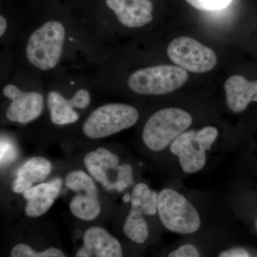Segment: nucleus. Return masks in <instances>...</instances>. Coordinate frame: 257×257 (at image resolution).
Here are the masks:
<instances>
[{
    "label": "nucleus",
    "instance_id": "nucleus-1",
    "mask_svg": "<svg viewBox=\"0 0 257 257\" xmlns=\"http://www.w3.org/2000/svg\"><path fill=\"white\" fill-rule=\"evenodd\" d=\"M83 162L88 174L107 192H121L133 183L131 166L119 165L117 155L104 147L88 152Z\"/></svg>",
    "mask_w": 257,
    "mask_h": 257
},
{
    "label": "nucleus",
    "instance_id": "nucleus-2",
    "mask_svg": "<svg viewBox=\"0 0 257 257\" xmlns=\"http://www.w3.org/2000/svg\"><path fill=\"white\" fill-rule=\"evenodd\" d=\"M65 40V29L58 21H49L30 35L27 44V59L42 71L55 68L59 63Z\"/></svg>",
    "mask_w": 257,
    "mask_h": 257
},
{
    "label": "nucleus",
    "instance_id": "nucleus-3",
    "mask_svg": "<svg viewBox=\"0 0 257 257\" xmlns=\"http://www.w3.org/2000/svg\"><path fill=\"white\" fill-rule=\"evenodd\" d=\"M192 122L191 115L182 109H161L147 120L143 132L144 143L152 151H162L189 128Z\"/></svg>",
    "mask_w": 257,
    "mask_h": 257
},
{
    "label": "nucleus",
    "instance_id": "nucleus-4",
    "mask_svg": "<svg viewBox=\"0 0 257 257\" xmlns=\"http://www.w3.org/2000/svg\"><path fill=\"white\" fill-rule=\"evenodd\" d=\"M136 108L111 103L96 108L82 125V132L87 138L99 140L108 138L136 124L139 119Z\"/></svg>",
    "mask_w": 257,
    "mask_h": 257
},
{
    "label": "nucleus",
    "instance_id": "nucleus-5",
    "mask_svg": "<svg viewBox=\"0 0 257 257\" xmlns=\"http://www.w3.org/2000/svg\"><path fill=\"white\" fill-rule=\"evenodd\" d=\"M157 212L162 224L172 232L190 234L200 227L198 211L183 195L173 189H164L159 193Z\"/></svg>",
    "mask_w": 257,
    "mask_h": 257
},
{
    "label": "nucleus",
    "instance_id": "nucleus-6",
    "mask_svg": "<svg viewBox=\"0 0 257 257\" xmlns=\"http://www.w3.org/2000/svg\"><path fill=\"white\" fill-rule=\"evenodd\" d=\"M187 71L172 65H158L139 69L130 76L128 86L143 95H161L174 92L187 82Z\"/></svg>",
    "mask_w": 257,
    "mask_h": 257
},
{
    "label": "nucleus",
    "instance_id": "nucleus-7",
    "mask_svg": "<svg viewBox=\"0 0 257 257\" xmlns=\"http://www.w3.org/2000/svg\"><path fill=\"white\" fill-rule=\"evenodd\" d=\"M217 136L218 130L213 126L186 132L171 144L170 151L178 157L184 172L195 173L205 166L206 152L210 150Z\"/></svg>",
    "mask_w": 257,
    "mask_h": 257
},
{
    "label": "nucleus",
    "instance_id": "nucleus-8",
    "mask_svg": "<svg viewBox=\"0 0 257 257\" xmlns=\"http://www.w3.org/2000/svg\"><path fill=\"white\" fill-rule=\"evenodd\" d=\"M67 189L76 193L69 202V210L76 218L82 221H92L101 212L99 191L95 181L82 170L69 172L65 177Z\"/></svg>",
    "mask_w": 257,
    "mask_h": 257
},
{
    "label": "nucleus",
    "instance_id": "nucleus-9",
    "mask_svg": "<svg viewBox=\"0 0 257 257\" xmlns=\"http://www.w3.org/2000/svg\"><path fill=\"white\" fill-rule=\"evenodd\" d=\"M167 55L178 67L194 73H204L216 64L215 52L190 37L175 39L167 47Z\"/></svg>",
    "mask_w": 257,
    "mask_h": 257
},
{
    "label": "nucleus",
    "instance_id": "nucleus-10",
    "mask_svg": "<svg viewBox=\"0 0 257 257\" xmlns=\"http://www.w3.org/2000/svg\"><path fill=\"white\" fill-rule=\"evenodd\" d=\"M3 94L12 101L6 116L12 122L27 124L37 119L44 109V98L36 92H28L19 89L13 84H8Z\"/></svg>",
    "mask_w": 257,
    "mask_h": 257
},
{
    "label": "nucleus",
    "instance_id": "nucleus-11",
    "mask_svg": "<svg viewBox=\"0 0 257 257\" xmlns=\"http://www.w3.org/2000/svg\"><path fill=\"white\" fill-rule=\"evenodd\" d=\"M90 100V94L87 89H79L70 99H66L60 93L52 91L47 96L51 120L57 125L73 124L79 119L78 113L74 109H86Z\"/></svg>",
    "mask_w": 257,
    "mask_h": 257
},
{
    "label": "nucleus",
    "instance_id": "nucleus-12",
    "mask_svg": "<svg viewBox=\"0 0 257 257\" xmlns=\"http://www.w3.org/2000/svg\"><path fill=\"white\" fill-rule=\"evenodd\" d=\"M75 257H123L119 240L100 226L86 230Z\"/></svg>",
    "mask_w": 257,
    "mask_h": 257
},
{
    "label": "nucleus",
    "instance_id": "nucleus-13",
    "mask_svg": "<svg viewBox=\"0 0 257 257\" xmlns=\"http://www.w3.org/2000/svg\"><path fill=\"white\" fill-rule=\"evenodd\" d=\"M106 5L118 21L128 28H139L153 20V4L150 0H106Z\"/></svg>",
    "mask_w": 257,
    "mask_h": 257
},
{
    "label": "nucleus",
    "instance_id": "nucleus-14",
    "mask_svg": "<svg viewBox=\"0 0 257 257\" xmlns=\"http://www.w3.org/2000/svg\"><path fill=\"white\" fill-rule=\"evenodd\" d=\"M62 181L56 178L49 182L40 183L29 189L23 194L27 201L25 214L29 217H40L53 205L60 195Z\"/></svg>",
    "mask_w": 257,
    "mask_h": 257
},
{
    "label": "nucleus",
    "instance_id": "nucleus-15",
    "mask_svg": "<svg viewBox=\"0 0 257 257\" xmlns=\"http://www.w3.org/2000/svg\"><path fill=\"white\" fill-rule=\"evenodd\" d=\"M226 102L229 109L241 112L251 101H257V80L249 82L241 75L229 77L224 84Z\"/></svg>",
    "mask_w": 257,
    "mask_h": 257
},
{
    "label": "nucleus",
    "instance_id": "nucleus-16",
    "mask_svg": "<svg viewBox=\"0 0 257 257\" xmlns=\"http://www.w3.org/2000/svg\"><path fill=\"white\" fill-rule=\"evenodd\" d=\"M52 170L50 161L45 157H34L29 159L20 169L16 179L23 182L29 188L34 184L40 183L48 177Z\"/></svg>",
    "mask_w": 257,
    "mask_h": 257
},
{
    "label": "nucleus",
    "instance_id": "nucleus-17",
    "mask_svg": "<svg viewBox=\"0 0 257 257\" xmlns=\"http://www.w3.org/2000/svg\"><path fill=\"white\" fill-rule=\"evenodd\" d=\"M131 208L143 213L144 215H155L157 213L158 194L149 188L147 184H136L131 194Z\"/></svg>",
    "mask_w": 257,
    "mask_h": 257
},
{
    "label": "nucleus",
    "instance_id": "nucleus-18",
    "mask_svg": "<svg viewBox=\"0 0 257 257\" xmlns=\"http://www.w3.org/2000/svg\"><path fill=\"white\" fill-rule=\"evenodd\" d=\"M143 215V213L131 208L123 226L126 237L139 244L145 243L149 236L148 224Z\"/></svg>",
    "mask_w": 257,
    "mask_h": 257
},
{
    "label": "nucleus",
    "instance_id": "nucleus-19",
    "mask_svg": "<svg viewBox=\"0 0 257 257\" xmlns=\"http://www.w3.org/2000/svg\"><path fill=\"white\" fill-rule=\"evenodd\" d=\"M10 257H67L59 248L50 247L42 251H36L26 244L20 243L12 248Z\"/></svg>",
    "mask_w": 257,
    "mask_h": 257
},
{
    "label": "nucleus",
    "instance_id": "nucleus-20",
    "mask_svg": "<svg viewBox=\"0 0 257 257\" xmlns=\"http://www.w3.org/2000/svg\"><path fill=\"white\" fill-rule=\"evenodd\" d=\"M168 257H200V254L194 245L187 243L172 251Z\"/></svg>",
    "mask_w": 257,
    "mask_h": 257
},
{
    "label": "nucleus",
    "instance_id": "nucleus-21",
    "mask_svg": "<svg viewBox=\"0 0 257 257\" xmlns=\"http://www.w3.org/2000/svg\"><path fill=\"white\" fill-rule=\"evenodd\" d=\"M205 11H217L227 8L233 0H202Z\"/></svg>",
    "mask_w": 257,
    "mask_h": 257
},
{
    "label": "nucleus",
    "instance_id": "nucleus-22",
    "mask_svg": "<svg viewBox=\"0 0 257 257\" xmlns=\"http://www.w3.org/2000/svg\"><path fill=\"white\" fill-rule=\"evenodd\" d=\"M218 257H251V256L244 248L235 247L223 251Z\"/></svg>",
    "mask_w": 257,
    "mask_h": 257
},
{
    "label": "nucleus",
    "instance_id": "nucleus-23",
    "mask_svg": "<svg viewBox=\"0 0 257 257\" xmlns=\"http://www.w3.org/2000/svg\"><path fill=\"white\" fill-rule=\"evenodd\" d=\"M186 1H187L191 6H192L193 8H195V9L205 11L204 5L202 4V0H186Z\"/></svg>",
    "mask_w": 257,
    "mask_h": 257
},
{
    "label": "nucleus",
    "instance_id": "nucleus-24",
    "mask_svg": "<svg viewBox=\"0 0 257 257\" xmlns=\"http://www.w3.org/2000/svg\"><path fill=\"white\" fill-rule=\"evenodd\" d=\"M7 28H8V23H7L6 19L1 15L0 16V36L3 37L5 35Z\"/></svg>",
    "mask_w": 257,
    "mask_h": 257
},
{
    "label": "nucleus",
    "instance_id": "nucleus-25",
    "mask_svg": "<svg viewBox=\"0 0 257 257\" xmlns=\"http://www.w3.org/2000/svg\"><path fill=\"white\" fill-rule=\"evenodd\" d=\"M256 229H257V221H256Z\"/></svg>",
    "mask_w": 257,
    "mask_h": 257
}]
</instances>
